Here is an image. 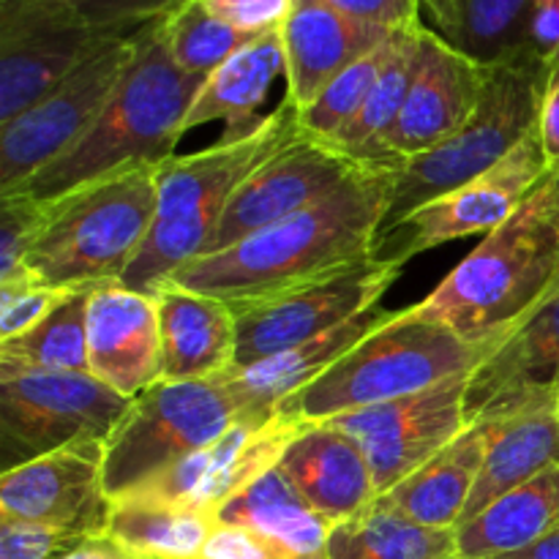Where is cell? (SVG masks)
I'll return each mask as SVG.
<instances>
[{
  "instance_id": "obj_9",
  "label": "cell",
  "mask_w": 559,
  "mask_h": 559,
  "mask_svg": "<svg viewBox=\"0 0 559 559\" xmlns=\"http://www.w3.org/2000/svg\"><path fill=\"white\" fill-rule=\"evenodd\" d=\"M120 396L96 377L63 371H22L0 366V440L5 469L66 448L107 442L129 413Z\"/></svg>"
},
{
  "instance_id": "obj_24",
  "label": "cell",
  "mask_w": 559,
  "mask_h": 559,
  "mask_svg": "<svg viewBox=\"0 0 559 559\" xmlns=\"http://www.w3.org/2000/svg\"><path fill=\"white\" fill-rule=\"evenodd\" d=\"M486 420H489V448H486L478 484L469 495L459 524L469 522L508 491L530 484L540 473L559 464L557 399L508 409L500 415H486Z\"/></svg>"
},
{
  "instance_id": "obj_1",
  "label": "cell",
  "mask_w": 559,
  "mask_h": 559,
  "mask_svg": "<svg viewBox=\"0 0 559 559\" xmlns=\"http://www.w3.org/2000/svg\"><path fill=\"white\" fill-rule=\"evenodd\" d=\"M396 164L399 158L369 162L317 205L229 249L186 262L169 282L240 311L374 260L396 183Z\"/></svg>"
},
{
  "instance_id": "obj_44",
  "label": "cell",
  "mask_w": 559,
  "mask_h": 559,
  "mask_svg": "<svg viewBox=\"0 0 559 559\" xmlns=\"http://www.w3.org/2000/svg\"><path fill=\"white\" fill-rule=\"evenodd\" d=\"M549 58V74H546L544 96H540L538 112V136L544 145L546 164H549V178L559 175V49L546 55Z\"/></svg>"
},
{
  "instance_id": "obj_31",
  "label": "cell",
  "mask_w": 559,
  "mask_h": 559,
  "mask_svg": "<svg viewBox=\"0 0 559 559\" xmlns=\"http://www.w3.org/2000/svg\"><path fill=\"white\" fill-rule=\"evenodd\" d=\"M424 20H415L393 33L391 52H388L385 66H382L364 109L355 115L353 123L331 145H336L338 151L358 158V162H380L388 131L393 129V123L402 115L409 87H413L420 60V44H424Z\"/></svg>"
},
{
  "instance_id": "obj_16",
  "label": "cell",
  "mask_w": 559,
  "mask_h": 559,
  "mask_svg": "<svg viewBox=\"0 0 559 559\" xmlns=\"http://www.w3.org/2000/svg\"><path fill=\"white\" fill-rule=\"evenodd\" d=\"M298 431L300 426L284 420L276 409L271 415H249L129 497L200 508L218 519V511L235 495L276 467Z\"/></svg>"
},
{
  "instance_id": "obj_48",
  "label": "cell",
  "mask_w": 559,
  "mask_h": 559,
  "mask_svg": "<svg viewBox=\"0 0 559 559\" xmlns=\"http://www.w3.org/2000/svg\"><path fill=\"white\" fill-rule=\"evenodd\" d=\"M420 5L426 9V14L435 20V31L442 33L448 25V16H451V9H448V0H420Z\"/></svg>"
},
{
  "instance_id": "obj_12",
  "label": "cell",
  "mask_w": 559,
  "mask_h": 559,
  "mask_svg": "<svg viewBox=\"0 0 559 559\" xmlns=\"http://www.w3.org/2000/svg\"><path fill=\"white\" fill-rule=\"evenodd\" d=\"M118 33L126 31L87 25L63 0H0V126L31 109Z\"/></svg>"
},
{
  "instance_id": "obj_32",
  "label": "cell",
  "mask_w": 559,
  "mask_h": 559,
  "mask_svg": "<svg viewBox=\"0 0 559 559\" xmlns=\"http://www.w3.org/2000/svg\"><path fill=\"white\" fill-rule=\"evenodd\" d=\"M328 559H459L456 530H435L380 500L328 538Z\"/></svg>"
},
{
  "instance_id": "obj_4",
  "label": "cell",
  "mask_w": 559,
  "mask_h": 559,
  "mask_svg": "<svg viewBox=\"0 0 559 559\" xmlns=\"http://www.w3.org/2000/svg\"><path fill=\"white\" fill-rule=\"evenodd\" d=\"M304 131L300 109L284 98L251 134L218 140L186 156L175 153L158 164L153 227L120 284L153 295L175 271L200 257L240 183Z\"/></svg>"
},
{
  "instance_id": "obj_43",
  "label": "cell",
  "mask_w": 559,
  "mask_h": 559,
  "mask_svg": "<svg viewBox=\"0 0 559 559\" xmlns=\"http://www.w3.org/2000/svg\"><path fill=\"white\" fill-rule=\"evenodd\" d=\"M347 20L360 25L382 27V31H399L409 22L420 20V0H322Z\"/></svg>"
},
{
  "instance_id": "obj_22",
  "label": "cell",
  "mask_w": 559,
  "mask_h": 559,
  "mask_svg": "<svg viewBox=\"0 0 559 559\" xmlns=\"http://www.w3.org/2000/svg\"><path fill=\"white\" fill-rule=\"evenodd\" d=\"M393 31L347 20L322 0H295L282 27L287 102L304 112L347 66L380 47Z\"/></svg>"
},
{
  "instance_id": "obj_34",
  "label": "cell",
  "mask_w": 559,
  "mask_h": 559,
  "mask_svg": "<svg viewBox=\"0 0 559 559\" xmlns=\"http://www.w3.org/2000/svg\"><path fill=\"white\" fill-rule=\"evenodd\" d=\"M0 366L22 371H87V293L74 295L69 304L38 322L33 331L0 342Z\"/></svg>"
},
{
  "instance_id": "obj_46",
  "label": "cell",
  "mask_w": 559,
  "mask_h": 559,
  "mask_svg": "<svg viewBox=\"0 0 559 559\" xmlns=\"http://www.w3.org/2000/svg\"><path fill=\"white\" fill-rule=\"evenodd\" d=\"M63 559H129L107 535H98V538L85 540L80 549H74L71 555H66Z\"/></svg>"
},
{
  "instance_id": "obj_29",
  "label": "cell",
  "mask_w": 559,
  "mask_h": 559,
  "mask_svg": "<svg viewBox=\"0 0 559 559\" xmlns=\"http://www.w3.org/2000/svg\"><path fill=\"white\" fill-rule=\"evenodd\" d=\"M216 522L200 508L126 497L112 502L104 535L129 559H200Z\"/></svg>"
},
{
  "instance_id": "obj_41",
  "label": "cell",
  "mask_w": 559,
  "mask_h": 559,
  "mask_svg": "<svg viewBox=\"0 0 559 559\" xmlns=\"http://www.w3.org/2000/svg\"><path fill=\"white\" fill-rule=\"evenodd\" d=\"M200 559H300L282 540L243 527V524L216 522L211 538L202 546Z\"/></svg>"
},
{
  "instance_id": "obj_6",
  "label": "cell",
  "mask_w": 559,
  "mask_h": 559,
  "mask_svg": "<svg viewBox=\"0 0 559 559\" xmlns=\"http://www.w3.org/2000/svg\"><path fill=\"white\" fill-rule=\"evenodd\" d=\"M52 202L25 271L49 287L91 293L120 282L145 246L158 205L156 167L112 175Z\"/></svg>"
},
{
  "instance_id": "obj_39",
  "label": "cell",
  "mask_w": 559,
  "mask_h": 559,
  "mask_svg": "<svg viewBox=\"0 0 559 559\" xmlns=\"http://www.w3.org/2000/svg\"><path fill=\"white\" fill-rule=\"evenodd\" d=\"M85 540L91 538L49 524L0 519V559H63Z\"/></svg>"
},
{
  "instance_id": "obj_25",
  "label": "cell",
  "mask_w": 559,
  "mask_h": 559,
  "mask_svg": "<svg viewBox=\"0 0 559 559\" xmlns=\"http://www.w3.org/2000/svg\"><path fill=\"white\" fill-rule=\"evenodd\" d=\"M282 74H287L282 31L254 36L227 63L205 76L189 115H186L183 131L200 129L211 120H224L227 131L222 140H240V136L251 134L265 120V115H260L257 109L262 107L267 91Z\"/></svg>"
},
{
  "instance_id": "obj_5",
  "label": "cell",
  "mask_w": 559,
  "mask_h": 559,
  "mask_svg": "<svg viewBox=\"0 0 559 559\" xmlns=\"http://www.w3.org/2000/svg\"><path fill=\"white\" fill-rule=\"evenodd\" d=\"M497 344L464 342L448 328L420 317L415 306H407L311 385L284 399L276 413L295 426H311L424 393L478 369Z\"/></svg>"
},
{
  "instance_id": "obj_18",
  "label": "cell",
  "mask_w": 559,
  "mask_h": 559,
  "mask_svg": "<svg viewBox=\"0 0 559 559\" xmlns=\"http://www.w3.org/2000/svg\"><path fill=\"white\" fill-rule=\"evenodd\" d=\"M489 80V63L462 49L426 25L418 71L402 115L388 131L382 158H409L451 140L478 109Z\"/></svg>"
},
{
  "instance_id": "obj_14",
  "label": "cell",
  "mask_w": 559,
  "mask_h": 559,
  "mask_svg": "<svg viewBox=\"0 0 559 559\" xmlns=\"http://www.w3.org/2000/svg\"><path fill=\"white\" fill-rule=\"evenodd\" d=\"M402 267L369 260L342 273L284 293L265 304L246 306L238 314L235 369L273 358L309 338L322 336L366 311L377 309L382 295L396 284Z\"/></svg>"
},
{
  "instance_id": "obj_45",
  "label": "cell",
  "mask_w": 559,
  "mask_h": 559,
  "mask_svg": "<svg viewBox=\"0 0 559 559\" xmlns=\"http://www.w3.org/2000/svg\"><path fill=\"white\" fill-rule=\"evenodd\" d=\"M533 47L544 55L559 49V0H535Z\"/></svg>"
},
{
  "instance_id": "obj_21",
  "label": "cell",
  "mask_w": 559,
  "mask_h": 559,
  "mask_svg": "<svg viewBox=\"0 0 559 559\" xmlns=\"http://www.w3.org/2000/svg\"><path fill=\"white\" fill-rule=\"evenodd\" d=\"M276 467L331 527L364 513L380 497L360 442L331 424L300 426Z\"/></svg>"
},
{
  "instance_id": "obj_26",
  "label": "cell",
  "mask_w": 559,
  "mask_h": 559,
  "mask_svg": "<svg viewBox=\"0 0 559 559\" xmlns=\"http://www.w3.org/2000/svg\"><path fill=\"white\" fill-rule=\"evenodd\" d=\"M489 448V420L478 418L431 462L377 500L435 530H456Z\"/></svg>"
},
{
  "instance_id": "obj_35",
  "label": "cell",
  "mask_w": 559,
  "mask_h": 559,
  "mask_svg": "<svg viewBox=\"0 0 559 559\" xmlns=\"http://www.w3.org/2000/svg\"><path fill=\"white\" fill-rule=\"evenodd\" d=\"M164 33L175 63L197 76H211L218 66L227 63L240 47L254 38L218 20L205 0H189L164 16Z\"/></svg>"
},
{
  "instance_id": "obj_13",
  "label": "cell",
  "mask_w": 559,
  "mask_h": 559,
  "mask_svg": "<svg viewBox=\"0 0 559 559\" xmlns=\"http://www.w3.org/2000/svg\"><path fill=\"white\" fill-rule=\"evenodd\" d=\"M469 380L473 371L424 393L355 409L325 424L360 442L374 475L377 495L382 497L445 451L473 424L467 415Z\"/></svg>"
},
{
  "instance_id": "obj_3",
  "label": "cell",
  "mask_w": 559,
  "mask_h": 559,
  "mask_svg": "<svg viewBox=\"0 0 559 559\" xmlns=\"http://www.w3.org/2000/svg\"><path fill=\"white\" fill-rule=\"evenodd\" d=\"M559 289V218L546 183L486 235L415 311L469 344L516 333Z\"/></svg>"
},
{
  "instance_id": "obj_15",
  "label": "cell",
  "mask_w": 559,
  "mask_h": 559,
  "mask_svg": "<svg viewBox=\"0 0 559 559\" xmlns=\"http://www.w3.org/2000/svg\"><path fill=\"white\" fill-rule=\"evenodd\" d=\"M366 164L369 162H358L304 131L240 183L200 257L229 249L249 235L317 205L353 180Z\"/></svg>"
},
{
  "instance_id": "obj_37",
  "label": "cell",
  "mask_w": 559,
  "mask_h": 559,
  "mask_svg": "<svg viewBox=\"0 0 559 559\" xmlns=\"http://www.w3.org/2000/svg\"><path fill=\"white\" fill-rule=\"evenodd\" d=\"M52 211L55 202L38 200L25 191L0 194V287L36 282L25 271V257L47 229Z\"/></svg>"
},
{
  "instance_id": "obj_11",
  "label": "cell",
  "mask_w": 559,
  "mask_h": 559,
  "mask_svg": "<svg viewBox=\"0 0 559 559\" xmlns=\"http://www.w3.org/2000/svg\"><path fill=\"white\" fill-rule=\"evenodd\" d=\"M549 180L538 129L497 167L426 202L396 227L380 233L374 260L404 267L413 257L469 235H489L508 222Z\"/></svg>"
},
{
  "instance_id": "obj_2",
  "label": "cell",
  "mask_w": 559,
  "mask_h": 559,
  "mask_svg": "<svg viewBox=\"0 0 559 559\" xmlns=\"http://www.w3.org/2000/svg\"><path fill=\"white\" fill-rule=\"evenodd\" d=\"M202 82L175 63L164 16L151 20L136 31L134 58L93 129L16 191L52 202L129 169L158 167L175 156Z\"/></svg>"
},
{
  "instance_id": "obj_7",
  "label": "cell",
  "mask_w": 559,
  "mask_h": 559,
  "mask_svg": "<svg viewBox=\"0 0 559 559\" xmlns=\"http://www.w3.org/2000/svg\"><path fill=\"white\" fill-rule=\"evenodd\" d=\"M549 58L527 49L489 63V80L473 118L431 151L399 158L382 233L426 202L489 173L538 126Z\"/></svg>"
},
{
  "instance_id": "obj_10",
  "label": "cell",
  "mask_w": 559,
  "mask_h": 559,
  "mask_svg": "<svg viewBox=\"0 0 559 559\" xmlns=\"http://www.w3.org/2000/svg\"><path fill=\"white\" fill-rule=\"evenodd\" d=\"M136 31L107 38L58 87L0 126V194L22 189L93 129L134 58Z\"/></svg>"
},
{
  "instance_id": "obj_42",
  "label": "cell",
  "mask_w": 559,
  "mask_h": 559,
  "mask_svg": "<svg viewBox=\"0 0 559 559\" xmlns=\"http://www.w3.org/2000/svg\"><path fill=\"white\" fill-rule=\"evenodd\" d=\"M207 9L246 36L282 31L295 9V0H205Z\"/></svg>"
},
{
  "instance_id": "obj_40",
  "label": "cell",
  "mask_w": 559,
  "mask_h": 559,
  "mask_svg": "<svg viewBox=\"0 0 559 559\" xmlns=\"http://www.w3.org/2000/svg\"><path fill=\"white\" fill-rule=\"evenodd\" d=\"M87 25L102 31H134L151 20L173 14L189 0H63Z\"/></svg>"
},
{
  "instance_id": "obj_20",
  "label": "cell",
  "mask_w": 559,
  "mask_h": 559,
  "mask_svg": "<svg viewBox=\"0 0 559 559\" xmlns=\"http://www.w3.org/2000/svg\"><path fill=\"white\" fill-rule=\"evenodd\" d=\"M559 388V289L516 333L502 338L473 371L469 420L557 399Z\"/></svg>"
},
{
  "instance_id": "obj_33",
  "label": "cell",
  "mask_w": 559,
  "mask_h": 559,
  "mask_svg": "<svg viewBox=\"0 0 559 559\" xmlns=\"http://www.w3.org/2000/svg\"><path fill=\"white\" fill-rule=\"evenodd\" d=\"M442 38L480 63L513 58L533 47L535 0H448Z\"/></svg>"
},
{
  "instance_id": "obj_47",
  "label": "cell",
  "mask_w": 559,
  "mask_h": 559,
  "mask_svg": "<svg viewBox=\"0 0 559 559\" xmlns=\"http://www.w3.org/2000/svg\"><path fill=\"white\" fill-rule=\"evenodd\" d=\"M497 559H559V527L551 530L549 535L538 538L535 544H530L527 549L513 551V555L497 557Z\"/></svg>"
},
{
  "instance_id": "obj_36",
  "label": "cell",
  "mask_w": 559,
  "mask_h": 559,
  "mask_svg": "<svg viewBox=\"0 0 559 559\" xmlns=\"http://www.w3.org/2000/svg\"><path fill=\"white\" fill-rule=\"evenodd\" d=\"M393 33L380 44V47H374L369 55H364V58L355 60L353 66H347V69H344L342 74H338L336 80H333L331 85L300 112L306 134L317 136V140L322 142H333L349 123H353L355 115L364 109L366 98H369L382 66H385L388 52H391Z\"/></svg>"
},
{
  "instance_id": "obj_8",
  "label": "cell",
  "mask_w": 559,
  "mask_h": 559,
  "mask_svg": "<svg viewBox=\"0 0 559 559\" xmlns=\"http://www.w3.org/2000/svg\"><path fill=\"white\" fill-rule=\"evenodd\" d=\"M251 413L227 371L213 380H158L131 399L112 435L104 442V489L123 500L164 469L227 435Z\"/></svg>"
},
{
  "instance_id": "obj_28",
  "label": "cell",
  "mask_w": 559,
  "mask_h": 559,
  "mask_svg": "<svg viewBox=\"0 0 559 559\" xmlns=\"http://www.w3.org/2000/svg\"><path fill=\"white\" fill-rule=\"evenodd\" d=\"M559 527V464L456 527L459 559H497Z\"/></svg>"
},
{
  "instance_id": "obj_23",
  "label": "cell",
  "mask_w": 559,
  "mask_h": 559,
  "mask_svg": "<svg viewBox=\"0 0 559 559\" xmlns=\"http://www.w3.org/2000/svg\"><path fill=\"white\" fill-rule=\"evenodd\" d=\"M162 320V380H213L235 366L238 314L211 295L175 282L156 289Z\"/></svg>"
},
{
  "instance_id": "obj_30",
  "label": "cell",
  "mask_w": 559,
  "mask_h": 559,
  "mask_svg": "<svg viewBox=\"0 0 559 559\" xmlns=\"http://www.w3.org/2000/svg\"><path fill=\"white\" fill-rule=\"evenodd\" d=\"M218 522L260 530L287 544L300 559H328L333 527L298 495L278 467L235 495L218 511Z\"/></svg>"
},
{
  "instance_id": "obj_19",
  "label": "cell",
  "mask_w": 559,
  "mask_h": 559,
  "mask_svg": "<svg viewBox=\"0 0 559 559\" xmlns=\"http://www.w3.org/2000/svg\"><path fill=\"white\" fill-rule=\"evenodd\" d=\"M87 374L136 399L162 380L156 295L112 282L87 293Z\"/></svg>"
},
{
  "instance_id": "obj_50",
  "label": "cell",
  "mask_w": 559,
  "mask_h": 559,
  "mask_svg": "<svg viewBox=\"0 0 559 559\" xmlns=\"http://www.w3.org/2000/svg\"><path fill=\"white\" fill-rule=\"evenodd\" d=\"M557 413H559V388H557Z\"/></svg>"
},
{
  "instance_id": "obj_17",
  "label": "cell",
  "mask_w": 559,
  "mask_h": 559,
  "mask_svg": "<svg viewBox=\"0 0 559 559\" xmlns=\"http://www.w3.org/2000/svg\"><path fill=\"white\" fill-rule=\"evenodd\" d=\"M112 500L104 489V442L66 448L0 475V519L49 524L98 538Z\"/></svg>"
},
{
  "instance_id": "obj_38",
  "label": "cell",
  "mask_w": 559,
  "mask_h": 559,
  "mask_svg": "<svg viewBox=\"0 0 559 559\" xmlns=\"http://www.w3.org/2000/svg\"><path fill=\"white\" fill-rule=\"evenodd\" d=\"M74 295L80 293L66 287H49L41 282L0 287V342H9V338L33 331L38 322H44L52 311L69 304Z\"/></svg>"
},
{
  "instance_id": "obj_27",
  "label": "cell",
  "mask_w": 559,
  "mask_h": 559,
  "mask_svg": "<svg viewBox=\"0 0 559 559\" xmlns=\"http://www.w3.org/2000/svg\"><path fill=\"white\" fill-rule=\"evenodd\" d=\"M396 311L388 309H371L366 314L355 317V320L344 322V325L333 328V331L322 333V336L309 338V342L298 344L293 349L273 355V358L251 364L246 369H229L227 380L233 382L235 391L240 393L251 413L271 415L284 399L293 393L304 391L306 385L325 374L336 360H342L349 349L358 347L371 331L385 325Z\"/></svg>"
},
{
  "instance_id": "obj_49",
  "label": "cell",
  "mask_w": 559,
  "mask_h": 559,
  "mask_svg": "<svg viewBox=\"0 0 559 559\" xmlns=\"http://www.w3.org/2000/svg\"><path fill=\"white\" fill-rule=\"evenodd\" d=\"M546 197H549L551 207H555V213L559 218V175H557V178L546 180Z\"/></svg>"
}]
</instances>
